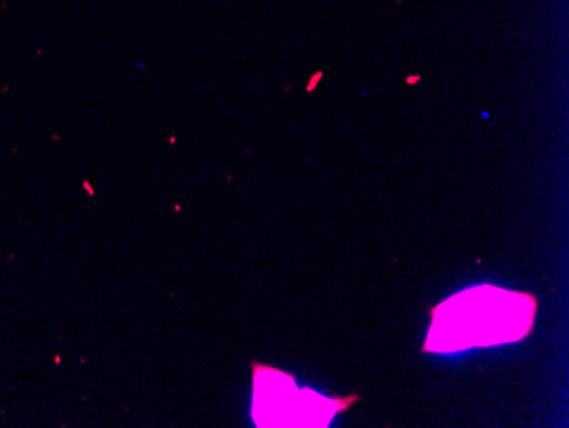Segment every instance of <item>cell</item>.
<instances>
[{"instance_id": "1", "label": "cell", "mask_w": 569, "mask_h": 428, "mask_svg": "<svg viewBox=\"0 0 569 428\" xmlns=\"http://www.w3.org/2000/svg\"><path fill=\"white\" fill-rule=\"evenodd\" d=\"M536 299L529 293L481 287L457 293L431 309L433 322L425 350L457 351L526 338L532 328Z\"/></svg>"}]
</instances>
